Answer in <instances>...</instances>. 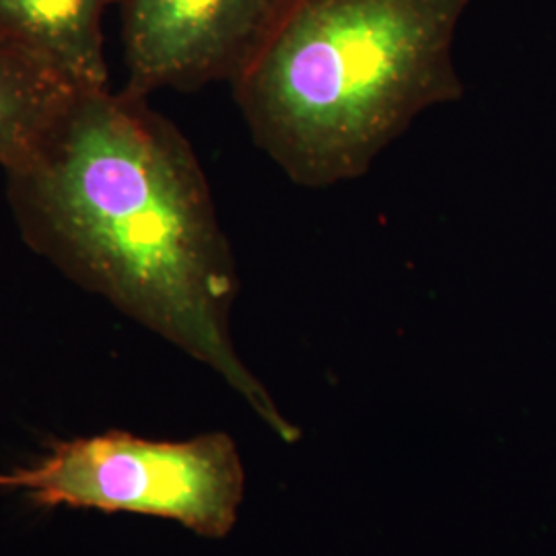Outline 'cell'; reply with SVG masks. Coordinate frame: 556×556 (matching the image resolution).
Masks as SVG:
<instances>
[{
  "mask_svg": "<svg viewBox=\"0 0 556 556\" xmlns=\"http://www.w3.org/2000/svg\"><path fill=\"white\" fill-rule=\"evenodd\" d=\"M77 91L20 52L0 46V167L25 160Z\"/></svg>",
  "mask_w": 556,
  "mask_h": 556,
  "instance_id": "8992f818",
  "label": "cell"
},
{
  "mask_svg": "<svg viewBox=\"0 0 556 556\" xmlns=\"http://www.w3.org/2000/svg\"><path fill=\"white\" fill-rule=\"evenodd\" d=\"M41 507L98 509L179 521L225 538L238 521L243 466L233 439L151 441L124 431L56 443L38 466L0 477Z\"/></svg>",
  "mask_w": 556,
  "mask_h": 556,
  "instance_id": "3957f363",
  "label": "cell"
},
{
  "mask_svg": "<svg viewBox=\"0 0 556 556\" xmlns=\"http://www.w3.org/2000/svg\"><path fill=\"white\" fill-rule=\"evenodd\" d=\"M287 0H119L126 91H199L236 83Z\"/></svg>",
  "mask_w": 556,
  "mask_h": 556,
  "instance_id": "277c9868",
  "label": "cell"
},
{
  "mask_svg": "<svg viewBox=\"0 0 556 556\" xmlns=\"http://www.w3.org/2000/svg\"><path fill=\"white\" fill-rule=\"evenodd\" d=\"M475 0H287L233 98L303 188L365 176L425 110L464 96L457 25Z\"/></svg>",
  "mask_w": 556,
  "mask_h": 556,
  "instance_id": "7a4b0ae2",
  "label": "cell"
},
{
  "mask_svg": "<svg viewBox=\"0 0 556 556\" xmlns=\"http://www.w3.org/2000/svg\"><path fill=\"white\" fill-rule=\"evenodd\" d=\"M7 197L36 254L215 369L278 438H299L233 346L238 266L204 169L147 98L77 91L7 169Z\"/></svg>",
  "mask_w": 556,
  "mask_h": 556,
  "instance_id": "6da1fadb",
  "label": "cell"
},
{
  "mask_svg": "<svg viewBox=\"0 0 556 556\" xmlns=\"http://www.w3.org/2000/svg\"><path fill=\"white\" fill-rule=\"evenodd\" d=\"M112 0H0V46L75 91L105 89L103 15Z\"/></svg>",
  "mask_w": 556,
  "mask_h": 556,
  "instance_id": "5b68a950",
  "label": "cell"
}]
</instances>
